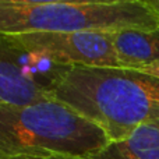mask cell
Segmentation results:
<instances>
[{
  "label": "cell",
  "mask_w": 159,
  "mask_h": 159,
  "mask_svg": "<svg viewBox=\"0 0 159 159\" xmlns=\"http://www.w3.org/2000/svg\"><path fill=\"white\" fill-rule=\"evenodd\" d=\"M99 127L109 143L159 121V78L126 67H71L52 92Z\"/></svg>",
  "instance_id": "obj_1"
},
{
  "label": "cell",
  "mask_w": 159,
  "mask_h": 159,
  "mask_svg": "<svg viewBox=\"0 0 159 159\" xmlns=\"http://www.w3.org/2000/svg\"><path fill=\"white\" fill-rule=\"evenodd\" d=\"M107 144L96 124L55 99L0 105V159H73Z\"/></svg>",
  "instance_id": "obj_2"
},
{
  "label": "cell",
  "mask_w": 159,
  "mask_h": 159,
  "mask_svg": "<svg viewBox=\"0 0 159 159\" xmlns=\"http://www.w3.org/2000/svg\"><path fill=\"white\" fill-rule=\"evenodd\" d=\"M157 28L159 13L148 0H0V35Z\"/></svg>",
  "instance_id": "obj_3"
},
{
  "label": "cell",
  "mask_w": 159,
  "mask_h": 159,
  "mask_svg": "<svg viewBox=\"0 0 159 159\" xmlns=\"http://www.w3.org/2000/svg\"><path fill=\"white\" fill-rule=\"evenodd\" d=\"M25 49L39 50L67 67H120L109 31L10 35Z\"/></svg>",
  "instance_id": "obj_4"
},
{
  "label": "cell",
  "mask_w": 159,
  "mask_h": 159,
  "mask_svg": "<svg viewBox=\"0 0 159 159\" xmlns=\"http://www.w3.org/2000/svg\"><path fill=\"white\" fill-rule=\"evenodd\" d=\"M52 95L22 75L14 43L0 35V105H30L50 101Z\"/></svg>",
  "instance_id": "obj_5"
},
{
  "label": "cell",
  "mask_w": 159,
  "mask_h": 159,
  "mask_svg": "<svg viewBox=\"0 0 159 159\" xmlns=\"http://www.w3.org/2000/svg\"><path fill=\"white\" fill-rule=\"evenodd\" d=\"M112 41L120 67L138 70L159 61V28L115 31Z\"/></svg>",
  "instance_id": "obj_6"
},
{
  "label": "cell",
  "mask_w": 159,
  "mask_h": 159,
  "mask_svg": "<svg viewBox=\"0 0 159 159\" xmlns=\"http://www.w3.org/2000/svg\"><path fill=\"white\" fill-rule=\"evenodd\" d=\"M73 159H159V121L143 124L124 140Z\"/></svg>",
  "instance_id": "obj_7"
},
{
  "label": "cell",
  "mask_w": 159,
  "mask_h": 159,
  "mask_svg": "<svg viewBox=\"0 0 159 159\" xmlns=\"http://www.w3.org/2000/svg\"><path fill=\"white\" fill-rule=\"evenodd\" d=\"M138 71L159 78V61H155V63H151V64H148V66L141 67V69H138Z\"/></svg>",
  "instance_id": "obj_8"
},
{
  "label": "cell",
  "mask_w": 159,
  "mask_h": 159,
  "mask_svg": "<svg viewBox=\"0 0 159 159\" xmlns=\"http://www.w3.org/2000/svg\"><path fill=\"white\" fill-rule=\"evenodd\" d=\"M148 2H149V4H151L152 7L159 13V0H148Z\"/></svg>",
  "instance_id": "obj_9"
}]
</instances>
